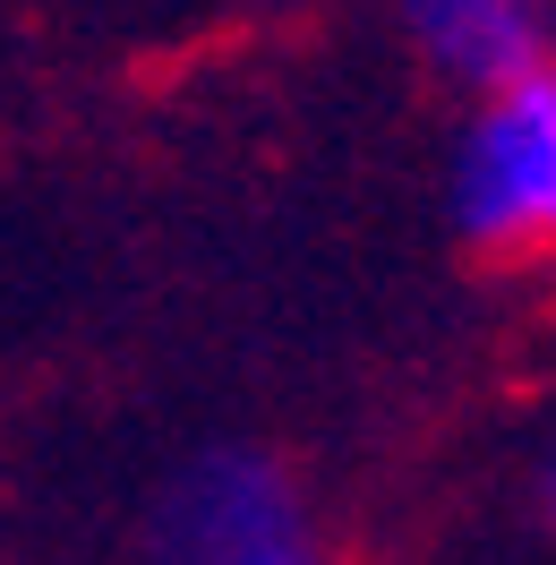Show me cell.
Wrapping results in <instances>:
<instances>
[{"mask_svg": "<svg viewBox=\"0 0 556 565\" xmlns=\"http://www.w3.org/2000/svg\"><path fill=\"white\" fill-rule=\"evenodd\" d=\"M154 565H325L291 471L248 446H214L154 505Z\"/></svg>", "mask_w": 556, "mask_h": 565, "instance_id": "2", "label": "cell"}, {"mask_svg": "<svg viewBox=\"0 0 556 565\" xmlns=\"http://www.w3.org/2000/svg\"><path fill=\"white\" fill-rule=\"evenodd\" d=\"M446 214L488 266H531L556 241V70L488 86L462 111L446 163Z\"/></svg>", "mask_w": 556, "mask_h": 565, "instance_id": "1", "label": "cell"}, {"mask_svg": "<svg viewBox=\"0 0 556 565\" xmlns=\"http://www.w3.org/2000/svg\"><path fill=\"white\" fill-rule=\"evenodd\" d=\"M403 26L419 61L462 95L548 70V0H403Z\"/></svg>", "mask_w": 556, "mask_h": 565, "instance_id": "3", "label": "cell"}]
</instances>
